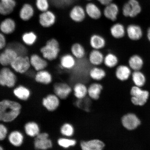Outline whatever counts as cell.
I'll return each mask as SVG.
<instances>
[{
	"instance_id": "obj_1",
	"label": "cell",
	"mask_w": 150,
	"mask_h": 150,
	"mask_svg": "<svg viewBox=\"0 0 150 150\" xmlns=\"http://www.w3.org/2000/svg\"><path fill=\"white\" fill-rule=\"evenodd\" d=\"M22 107L18 102L8 99L0 102V121L10 122L20 115Z\"/></svg>"
},
{
	"instance_id": "obj_48",
	"label": "cell",
	"mask_w": 150,
	"mask_h": 150,
	"mask_svg": "<svg viewBox=\"0 0 150 150\" xmlns=\"http://www.w3.org/2000/svg\"><path fill=\"white\" fill-rule=\"evenodd\" d=\"M3 149L2 147H1V146H0V150H2Z\"/></svg>"
},
{
	"instance_id": "obj_19",
	"label": "cell",
	"mask_w": 150,
	"mask_h": 150,
	"mask_svg": "<svg viewBox=\"0 0 150 150\" xmlns=\"http://www.w3.org/2000/svg\"><path fill=\"white\" fill-rule=\"evenodd\" d=\"M106 41L100 35L95 34L91 35L89 39L90 46L93 50H100L106 45Z\"/></svg>"
},
{
	"instance_id": "obj_49",
	"label": "cell",
	"mask_w": 150,
	"mask_h": 150,
	"mask_svg": "<svg viewBox=\"0 0 150 150\" xmlns=\"http://www.w3.org/2000/svg\"><path fill=\"white\" fill-rule=\"evenodd\" d=\"M87 1H91V0H87Z\"/></svg>"
},
{
	"instance_id": "obj_31",
	"label": "cell",
	"mask_w": 150,
	"mask_h": 150,
	"mask_svg": "<svg viewBox=\"0 0 150 150\" xmlns=\"http://www.w3.org/2000/svg\"><path fill=\"white\" fill-rule=\"evenodd\" d=\"M14 94L21 100L25 101L29 98L31 95L30 90L24 86H19L13 91Z\"/></svg>"
},
{
	"instance_id": "obj_12",
	"label": "cell",
	"mask_w": 150,
	"mask_h": 150,
	"mask_svg": "<svg viewBox=\"0 0 150 150\" xmlns=\"http://www.w3.org/2000/svg\"><path fill=\"white\" fill-rule=\"evenodd\" d=\"M86 15L85 9L80 5L75 6L69 13L71 19L76 23L83 22L85 20Z\"/></svg>"
},
{
	"instance_id": "obj_18",
	"label": "cell",
	"mask_w": 150,
	"mask_h": 150,
	"mask_svg": "<svg viewBox=\"0 0 150 150\" xmlns=\"http://www.w3.org/2000/svg\"><path fill=\"white\" fill-rule=\"evenodd\" d=\"M16 5L15 0H0V14L7 16L12 13Z\"/></svg>"
},
{
	"instance_id": "obj_23",
	"label": "cell",
	"mask_w": 150,
	"mask_h": 150,
	"mask_svg": "<svg viewBox=\"0 0 150 150\" xmlns=\"http://www.w3.org/2000/svg\"><path fill=\"white\" fill-rule=\"evenodd\" d=\"M115 74L118 80L125 81L128 79L131 75V69L129 66L120 65L116 68Z\"/></svg>"
},
{
	"instance_id": "obj_9",
	"label": "cell",
	"mask_w": 150,
	"mask_h": 150,
	"mask_svg": "<svg viewBox=\"0 0 150 150\" xmlns=\"http://www.w3.org/2000/svg\"><path fill=\"white\" fill-rule=\"evenodd\" d=\"M39 24L42 27L48 28L55 24L56 17L53 12L48 10L41 13L39 15Z\"/></svg>"
},
{
	"instance_id": "obj_35",
	"label": "cell",
	"mask_w": 150,
	"mask_h": 150,
	"mask_svg": "<svg viewBox=\"0 0 150 150\" xmlns=\"http://www.w3.org/2000/svg\"><path fill=\"white\" fill-rule=\"evenodd\" d=\"M90 77L94 80L100 81L106 76V73L104 69L99 67H94L90 70Z\"/></svg>"
},
{
	"instance_id": "obj_20",
	"label": "cell",
	"mask_w": 150,
	"mask_h": 150,
	"mask_svg": "<svg viewBox=\"0 0 150 150\" xmlns=\"http://www.w3.org/2000/svg\"><path fill=\"white\" fill-rule=\"evenodd\" d=\"M85 11L86 14L93 20H98L102 16V12L99 7L95 4L89 3L86 6Z\"/></svg>"
},
{
	"instance_id": "obj_13",
	"label": "cell",
	"mask_w": 150,
	"mask_h": 150,
	"mask_svg": "<svg viewBox=\"0 0 150 150\" xmlns=\"http://www.w3.org/2000/svg\"><path fill=\"white\" fill-rule=\"evenodd\" d=\"M31 67L35 71L45 70L48 66L47 60L37 54H33L30 57Z\"/></svg>"
},
{
	"instance_id": "obj_34",
	"label": "cell",
	"mask_w": 150,
	"mask_h": 150,
	"mask_svg": "<svg viewBox=\"0 0 150 150\" xmlns=\"http://www.w3.org/2000/svg\"><path fill=\"white\" fill-rule=\"evenodd\" d=\"M119 62V58L115 54L109 53L104 56L103 64L108 68H114L117 66Z\"/></svg>"
},
{
	"instance_id": "obj_2",
	"label": "cell",
	"mask_w": 150,
	"mask_h": 150,
	"mask_svg": "<svg viewBox=\"0 0 150 150\" xmlns=\"http://www.w3.org/2000/svg\"><path fill=\"white\" fill-rule=\"evenodd\" d=\"M60 48L59 42L56 39H50L45 45L42 47L40 52L44 59L48 61H52L56 59L59 56Z\"/></svg>"
},
{
	"instance_id": "obj_10",
	"label": "cell",
	"mask_w": 150,
	"mask_h": 150,
	"mask_svg": "<svg viewBox=\"0 0 150 150\" xmlns=\"http://www.w3.org/2000/svg\"><path fill=\"white\" fill-rule=\"evenodd\" d=\"M126 35L130 40L138 41L143 37V30L139 25L131 24L127 26L126 28Z\"/></svg>"
},
{
	"instance_id": "obj_4",
	"label": "cell",
	"mask_w": 150,
	"mask_h": 150,
	"mask_svg": "<svg viewBox=\"0 0 150 150\" xmlns=\"http://www.w3.org/2000/svg\"><path fill=\"white\" fill-rule=\"evenodd\" d=\"M10 66L15 72L21 74H25L30 69V58L27 56H18Z\"/></svg>"
},
{
	"instance_id": "obj_39",
	"label": "cell",
	"mask_w": 150,
	"mask_h": 150,
	"mask_svg": "<svg viewBox=\"0 0 150 150\" xmlns=\"http://www.w3.org/2000/svg\"><path fill=\"white\" fill-rule=\"evenodd\" d=\"M74 89L75 96L79 99L84 98L88 93V89L83 84H76L74 86Z\"/></svg>"
},
{
	"instance_id": "obj_40",
	"label": "cell",
	"mask_w": 150,
	"mask_h": 150,
	"mask_svg": "<svg viewBox=\"0 0 150 150\" xmlns=\"http://www.w3.org/2000/svg\"><path fill=\"white\" fill-rule=\"evenodd\" d=\"M61 132L63 136L68 137L72 136L74 134V127L70 124H64L61 127Z\"/></svg>"
},
{
	"instance_id": "obj_15",
	"label": "cell",
	"mask_w": 150,
	"mask_h": 150,
	"mask_svg": "<svg viewBox=\"0 0 150 150\" xmlns=\"http://www.w3.org/2000/svg\"><path fill=\"white\" fill-rule=\"evenodd\" d=\"M59 98L56 95L50 94L43 98V106L50 111L55 110L59 106Z\"/></svg>"
},
{
	"instance_id": "obj_41",
	"label": "cell",
	"mask_w": 150,
	"mask_h": 150,
	"mask_svg": "<svg viewBox=\"0 0 150 150\" xmlns=\"http://www.w3.org/2000/svg\"><path fill=\"white\" fill-rule=\"evenodd\" d=\"M58 145L61 147L64 148H68L71 146L76 145V141L74 139H69L66 138H61L58 139Z\"/></svg>"
},
{
	"instance_id": "obj_37",
	"label": "cell",
	"mask_w": 150,
	"mask_h": 150,
	"mask_svg": "<svg viewBox=\"0 0 150 150\" xmlns=\"http://www.w3.org/2000/svg\"><path fill=\"white\" fill-rule=\"evenodd\" d=\"M22 42L25 45L31 46L36 42L37 36L33 31L28 32L24 33L22 35Z\"/></svg>"
},
{
	"instance_id": "obj_24",
	"label": "cell",
	"mask_w": 150,
	"mask_h": 150,
	"mask_svg": "<svg viewBox=\"0 0 150 150\" xmlns=\"http://www.w3.org/2000/svg\"><path fill=\"white\" fill-rule=\"evenodd\" d=\"M128 64L131 70L134 71H140L144 66V62L142 56L135 54L129 58Z\"/></svg>"
},
{
	"instance_id": "obj_7",
	"label": "cell",
	"mask_w": 150,
	"mask_h": 150,
	"mask_svg": "<svg viewBox=\"0 0 150 150\" xmlns=\"http://www.w3.org/2000/svg\"><path fill=\"white\" fill-rule=\"evenodd\" d=\"M34 145L35 149L39 150L48 149L52 147V141L46 132L40 133L35 137Z\"/></svg>"
},
{
	"instance_id": "obj_43",
	"label": "cell",
	"mask_w": 150,
	"mask_h": 150,
	"mask_svg": "<svg viewBox=\"0 0 150 150\" xmlns=\"http://www.w3.org/2000/svg\"><path fill=\"white\" fill-rule=\"evenodd\" d=\"M8 133V130L6 127L2 124H0V141L5 139Z\"/></svg>"
},
{
	"instance_id": "obj_47",
	"label": "cell",
	"mask_w": 150,
	"mask_h": 150,
	"mask_svg": "<svg viewBox=\"0 0 150 150\" xmlns=\"http://www.w3.org/2000/svg\"><path fill=\"white\" fill-rule=\"evenodd\" d=\"M147 37L148 41L150 42V26L147 30Z\"/></svg>"
},
{
	"instance_id": "obj_16",
	"label": "cell",
	"mask_w": 150,
	"mask_h": 150,
	"mask_svg": "<svg viewBox=\"0 0 150 150\" xmlns=\"http://www.w3.org/2000/svg\"><path fill=\"white\" fill-rule=\"evenodd\" d=\"M54 93L59 98L65 99L69 96L72 91L70 86L66 83H56L54 86Z\"/></svg>"
},
{
	"instance_id": "obj_29",
	"label": "cell",
	"mask_w": 150,
	"mask_h": 150,
	"mask_svg": "<svg viewBox=\"0 0 150 150\" xmlns=\"http://www.w3.org/2000/svg\"><path fill=\"white\" fill-rule=\"evenodd\" d=\"M71 52L72 55L76 59H83L85 57L86 50L82 45L79 43H75L71 47Z\"/></svg>"
},
{
	"instance_id": "obj_32",
	"label": "cell",
	"mask_w": 150,
	"mask_h": 150,
	"mask_svg": "<svg viewBox=\"0 0 150 150\" xmlns=\"http://www.w3.org/2000/svg\"><path fill=\"white\" fill-rule=\"evenodd\" d=\"M24 130L28 136L34 137L40 133V127L34 122H28L24 126Z\"/></svg>"
},
{
	"instance_id": "obj_21",
	"label": "cell",
	"mask_w": 150,
	"mask_h": 150,
	"mask_svg": "<svg viewBox=\"0 0 150 150\" xmlns=\"http://www.w3.org/2000/svg\"><path fill=\"white\" fill-rule=\"evenodd\" d=\"M80 146L83 150H102L105 147V144L100 140L94 139L82 142Z\"/></svg>"
},
{
	"instance_id": "obj_46",
	"label": "cell",
	"mask_w": 150,
	"mask_h": 150,
	"mask_svg": "<svg viewBox=\"0 0 150 150\" xmlns=\"http://www.w3.org/2000/svg\"><path fill=\"white\" fill-rule=\"evenodd\" d=\"M25 74H27L28 76L30 77H34V78L35 74H36V73H35L34 71L33 70H30V69L26 72Z\"/></svg>"
},
{
	"instance_id": "obj_22",
	"label": "cell",
	"mask_w": 150,
	"mask_h": 150,
	"mask_svg": "<svg viewBox=\"0 0 150 150\" xmlns=\"http://www.w3.org/2000/svg\"><path fill=\"white\" fill-rule=\"evenodd\" d=\"M104 56L100 50H93L90 52L88 59L91 64L94 67H99L104 62Z\"/></svg>"
},
{
	"instance_id": "obj_30",
	"label": "cell",
	"mask_w": 150,
	"mask_h": 150,
	"mask_svg": "<svg viewBox=\"0 0 150 150\" xmlns=\"http://www.w3.org/2000/svg\"><path fill=\"white\" fill-rule=\"evenodd\" d=\"M8 140L13 146L15 147H20L23 143L24 136L20 131H14L9 135Z\"/></svg>"
},
{
	"instance_id": "obj_17",
	"label": "cell",
	"mask_w": 150,
	"mask_h": 150,
	"mask_svg": "<svg viewBox=\"0 0 150 150\" xmlns=\"http://www.w3.org/2000/svg\"><path fill=\"white\" fill-rule=\"evenodd\" d=\"M16 28V22L12 18H5L0 22V32L4 34H11L14 32Z\"/></svg>"
},
{
	"instance_id": "obj_8",
	"label": "cell",
	"mask_w": 150,
	"mask_h": 150,
	"mask_svg": "<svg viewBox=\"0 0 150 150\" xmlns=\"http://www.w3.org/2000/svg\"><path fill=\"white\" fill-rule=\"evenodd\" d=\"M18 56L12 48L6 47L3 51L0 52V65L3 67L10 66Z\"/></svg>"
},
{
	"instance_id": "obj_26",
	"label": "cell",
	"mask_w": 150,
	"mask_h": 150,
	"mask_svg": "<svg viewBox=\"0 0 150 150\" xmlns=\"http://www.w3.org/2000/svg\"><path fill=\"white\" fill-rule=\"evenodd\" d=\"M34 13V9L32 5L29 3L24 4L20 11V18L23 21H27L33 17Z\"/></svg>"
},
{
	"instance_id": "obj_14",
	"label": "cell",
	"mask_w": 150,
	"mask_h": 150,
	"mask_svg": "<svg viewBox=\"0 0 150 150\" xmlns=\"http://www.w3.org/2000/svg\"><path fill=\"white\" fill-rule=\"evenodd\" d=\"M119 12V7L116 4L111 3L106 6L103 11L105 18L112 22L117 20Z\"/></svg>"
},
{
	"instance_id": "obj_5",
	"label": "cell",
	"mask_w": 150,
	"mask_h": 150,
	"mask_svg": "<svg viewBox=\"0 0 150 150\" xmlns=\"http://www.w3.org/2000/svg\"><path fill=\"white\" fill-rule=\"evenodd\" d=\"M142 11V7L137 0H129L123 5L122 9L123 16L130 18L136 17Z\"/></svg>"
},
{
	"instance_id": "obj_36",
	"label": "cell",
	"mask_w": 150,
	"mask_h": 150,
	"mask_svg": "<svg viewBox=\"0 0 150 150\" xmlns=\"http://www.w3.org/2000/svg\"><path fill=\"white\" fill-rule=\"evenodd\" d=\"M140 71H134L131 74L134 83L136 86L140 87L143 86L146 81L145 75Z\"/></svg>"
},
{
	"instance_id": "obj_25",
	"label": "cell",
	"mask_w": 150,
	"mask_h": 150,
	"mask_svg": "<svg viewBox=\"0 0 150 150\" xmlns=\"http://www.w3.org/2000/svg\"><path fill=\"white\" fill-rule=\"evenodd\" d=\"M110 33L113 38L116 39H122L126 34V28L122 24L115 23L110 27Z\"/></svg>"
},
{
	"instance_id": "obj_3",
	"label": "cell",
	"mask_w": 150,
	"mask_h": 150,
	"mask_svg": "<svg viewBox=\"0 0 150 150\" xmlns=\"http://www.w3.org/2000/svg\"><path fill=\"white\" fill-rule=\"evenodd\" d=\"M17 78L11 69L8 67H3L0 70V85L13 88L16 85Z\"/></svg>"
},
{
	"instance_id": "obj_38",
	"label": "cell",
	"mask_w": 150,
	"mask_h": 150,
	"mask_svg": "<svg viewBox=\"0 0 150 150\" xmlns=\"http://www.w3.org/2000/svg\"><path fill=\"white\" fill-rule=\"evenodd\" d=\"M25 45L18 42H13L8 45V47L14 50L18 56H27L28 50Z\"/></svg>"
},
{
	"instance_id": "obj_6",
	"label": "cell",
	"mask_w": 150,
	"mask_h": 150,
	"mask_svg": "<svg viewBox=\"0 0 150 150\" xmlns=\"http://www.w3.org/2000/svg\"><path fill=\"white\" fill-rule=\"evenodd\" d=\"M131 102L136 105L142 106L147 102L149 96V92L144 91L138 86H134L131 90Z\"/></svg>"
},
{
	"instance_id": "obj_45",
	"label": "cell",
	"mask_w": 150,
	"mask_h": 150,
	"mask_svg": "<svg viewBox=\"0 0 150 150\" xmlns=\"http://www.w3.org/2000/svg\"><path fill=\"white\" fill-rule=\"evenodd\" d=\"M97 1L101 4L106 6L112 3V0H97Z\"/></svg>"
},
{
	"instance_id": "obj_42",
	"label": "cell",
	"mask_w": 150,
	"mask_h": 150,
	"mask_svg": "<svg viewBox=\"0 0 150 150\" xmlns=\"http://www.w3.org/2000/svg\"><path fill=\"white\" fill-rule=\"evenodd\" d=\"M35 4L37 9L41 12L47 11L49 8L48 0H35Z\"/></svg>"
},
{
	"instance_id": "obj_44",
	"label": "cell",
	"mask_w": 150,
	"mask_h": 150,
	"mask_svg": "<svg viewBox=\"0 0 150 150\" xmlns=\"http://www.w3.org/2000/svg\"><path fill=\"white\" fill-rule=\"evenodd\" d=\"M6 40L4 34L0 32V51L6 47Z\"/></svg>"
},
{
	"instance_id": "obj_27",
	"label": "cell",
	"mask_w": 150,
	"mask_h": 150,
	"mask_svg": "<svg viewBox=\"0 0 150 150\" xmlns=\"http://www.w3.org/2000/svg\"><path fill=\"white\" fill-rule=\"evenodd\" d=\"M76 59L72 54H65L62 56L60 59L61 67L66 70L72 69L76 65Z\"/></svg>"
},
{
	"instance_id": "obj_11",
	"label": "cell",
	"mask_w": 150,
	"mask_h": 150,
	"mask_svg": "<svg viewBox=\"0 0 150 150\" xmlns=\"http://www.w3.org/2000/svg\"><path fill=\"white\" fill-rule=\"evenodd\" d=\"M122 122L125 128L127 130H133L139 126L141 122L135 114L129 113L123 116Z\"/></svg>"
},
{
	"instance_id": "obj_33",
	"label": "cell",
	"mask_w": 150,
	"mask_h": 150,
	"mask_svg": "<svg viewBox=\"0 0 150 150\" xmlns=\"http://www.w3.org/2000/svg\"><path fill=\"white\" fill-rule=\"evenodd\" d=\"M103 89V86L100 84L94 83L90 85L88 89V93L92 99L97 100Z\"/></svg>"
},
{
	"instance_id": "obj_28",
	"label": "cell",
	"mask_w": 150,
	"mask_h": 150,
	"mask_svg": "<svg viewBox=\"0 0 150 150\" xmlns=\"http://www.w3.org/2000/svg\"><path fill=\"white\" fill-rule=\"evenodd\" d=\"M35 79L37 82L44 84H49L52 80L51 74L47 71L45 70L37 71Z\"/></svg>"
}]
</instances>
